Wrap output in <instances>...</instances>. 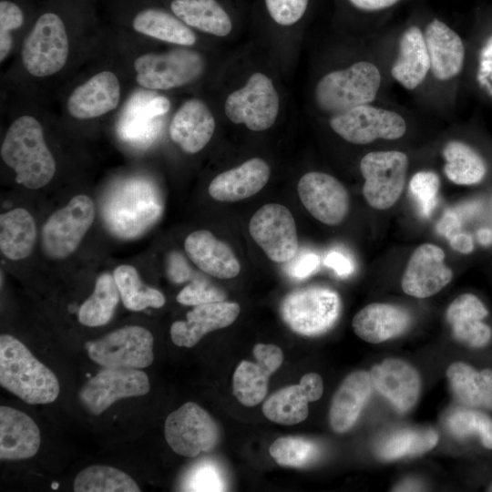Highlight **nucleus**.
I'll return each mask as SVG.
<instances>
[{
    "label": "nucleus",
    "instance_id": "nucleus-43",
    "mask_svg": "<svg viewBox=\"0 0 492 492\" xmlns=\"http://www.w3.org/2000/svg\"><path fill=\"white\" fill-rule=\"evenodd\" d=\"M439 187V177L434 171H418L410 179L409 190L422 216L428 217L433 212Z\"/></svg>",
    "mask_w": 492,
    "mask_h": 492
},
{
    "label": "nucleus",
    "instance_id": "nucleus-24",
    "mask_svg": "<svg viewBox=\"0 0 492 492\" xmlns=\"http://www.w3.org/2000/svg\"><path fill=\"white\" fill-rule=\"evenodd\" d=\"M41 443L40 430L26 414L0 407V458L20 460L34 456Z\"/></svg>",
    "mask_w": 492,
    "mask_h": 492
},
{
    "label": "nucleus",
    "instance_id": "nucleus-1",
    "mask_svg": "<svg viewBox=\"0 0 492 492\" xmlns=\"http://www.w3.org/2000/svg\"><path fill=\"white\" fill-rule=\"evenodd\" d=\"M163 200L157 186L144 178L115 184L106 194L101 215L108 231L117 238L136 239L149 231L163 213Z\"/></svg>",
    "mask_w": 492,
    "mask_h": 492
},
{
    "label": "nucleus",
    "instance_id": "nucleus-13",
    "mask_svg": "<svg viewBox=\"0 0 492 492\" xmlns=\"http://www.w3.org/2000/svg\"><path fill=\"white\" fill-rule=\"evenodd\" d=\"M330 126L344 140L358 145L375 139H397L406 130L405 121L401 115L369 104L333 115Z\"/></svg>",
    "mask_w": 492,
    "mask_h": 492
},
{
    "label": "nucleus",
    "instance_id": "nucleus-20",
    "mask_svg": "<svg viewBox=\"0 0 492 492\" xmlns=\"http://www.w3.org/2000/svg\"><path fill=\"white\" fill-rule=\"evenodd\" d=\"M239 313L238 303L225 301L194 306L186 321L171 324V340L178 346L192 347L206 333L231 325Z\"/></svg>",
    "mask_w": 492,
    "mask_h": 492
},
{
    "label": "nucleus",
    "instance_id": "nucleus-12",
    "mask_svg": "<svg viewBox=\"0 0 492 492\" xmlns=\"http://www.w3.org/2000/svg\"><path fill=\"white\" fill-rule=\"evenodd\" d=\"M95 219V206L87 195H77L62 209L55 211L42 229L46 253L65 258L79 245Z\"/></svg>",
    "mask_w": 492,
    "mask_h": 492
},
{
    "label": "nucleus",
    "instance_id": "nucleus-52",
    "mask_svg": "<svg viewBox=\"0 0 492 492\" xmlns=\"http://www.w3.org/2000/svg\"><path fill=\"white\" fill-rule=\"evenodd\" d=\"M299 385L309 402L317 401L323 393V379L316 373H308L304 374L300 380Z\"/></svg>",
    "mask_w": 492,
    "mask_h": 492
},
{
    "label": "nucleus",
    "instance_id": "nucleus-53",
    "mask_svg": "<svg viewBox=\"0 0 492 492\" xmlns=\"http://www.w3.org/2000/svg\"><path fill=\"white\" fill-rule=\"evenodd\" d=\"M460 228V218L453 211H446L437 224L438 232L445 235L448 240L461 231Z\"/></svg>",
    "mask_w": 492,
    "mask_h": 492
},
{
    "label": "nucleus",
    "instance_id": "nucleus-18",
    "mask_svg": "<svg viewBox=\"0 0 492 492\" xmlns=\"http://www.w3.org/2000/svg\"><path fill=\"white\" fill-rule=\"evenodd\" d=\"M373 386L399 412L410 410L420 394V377L406 362L388 358L370 371Z\"/></svg>",
    "mask_w": 492,
    "mask_h": 492
},
{
    "label": "nucleus",
    "instance_id": "nucleus-39",
    "mask_svg": "<svg viewBox=\"0 0 492 492\" xmlns=\"http://www.w3.org/2000/svg\"><path fill=\"white\" fill-rule=\"evenodd\" d=\"M272 374L259 363L241 361L232 379V393L245 406L261 402L268 391L269 377Z\"/></svg>",
    "mask_w": 492,
    "mask_h": 492
},
{
    "label": "nucleus",
    "instance_id": "nucleus-9",
    "mask_svg": "<svg viewBox=\"0 0 492 492\" xmlns=\"http://www.w3.org/2000/svg\"><path fill=\"white\" fill-rule=\"evenodd\" d=\"M153 335L144 327L128 325L87 343L89 358L104 367L141 369L154 360Z\"/></svg>",
    "mask_w": 492,
    "mask_h": 492
},
{
    "label": "nucleus",
    "instance_id": "nucleus-14",
    "mask_svg": "<svg viewBox=\"0 0 492 492\" xmlns=\"http://www.w3.org/2000/svg\"><path fill=\"white\" fill-rule=\"evenodd\" d=\"M249 231L266 256L277 263H287L298 252L296 224L288 208L267 203L251 217Z\"/></svg>",
    "mask_w": 492,
    "mask_h": 492
},
{
    "label": "nucleus",
    "instance_id": "nucleus-48",
    "mask_svg": "<svg viewBox=\"0 0 492 492\" xmlns=\"http://www.w3.org/2000/svg\"><path fill=\"white\" fill-rule=\"evenodd\" d=\"M320 265L319 256L311 251H302L287 262L286 272L294 279H304L314 273Z\"/></svg>",
    "mask_w": 492,
    "mask_h": 492
},
{
    "label": "nucleus",
    "instance_id": "nucleus-31",
    "mask_svg": "<svg viewBox=\"0 0 492 492\" xmlns=\"http://www.w3.org/2000/svg\"><path fill=\"white\" fill-rule=\"evenodd\" d=\"M446 376L462 405L492 410V369L478 371L468 364L456 362L448 366Z\"/></svg>",
    "mask_w": 492,
    "mask_h": 492
},
{
    "label": "nucleus",
    "instance_id": "nucleus-47",
    "mask_svg": "<svg viewBox=\"0 0 492 492\" xmlns=\"http://www.w3.org/2000/svg\"><path fill=\"white\" fill-rule=\"evenodd\" d=\"M225 293L207 281L198 278L185 286L178 294V302L183 305L197 306L225 301Z\"/></svg>",
    "mask_w": 492,
    "mask_h": 492
},
{
    "label": "nucleus",
    "instance_id": "nucleus-3",
    "mask_svg": "<svg viewBox=\"0 0 492 492\" xmlns=\"http://www.w3.org/2000/svg\"><path fill=\"white\" fill-rule=\"evenodd\" d=\"M0 384L31 405L52 403L60 392L56 374L10 334L0 336Z\"/></svg>",
    "mask_w": 492,
    "mask_h": 492
},
{
    "label": "nucleus",
    "instance_id": "nucleus-44",
    "mask_svg": "<svg viewBox=\"0 0 492 492\" xmlns=\"http://www.w3.org/2000/svg\"><path fill=\"white\" fill-rule=\"evenodd\" d=\"M310 0H263L270 18L279 26H291L300 22Z\"/></svg>",
    "mask_w": 492,
    "mask_h": 492
},
{
    "label": "nucleus",
    "instance_id": "nucleus-55",
    "mask_svg": "<svg viewBox=\"0 0 492 492\" xmlns=\"http://www.w3.org/2000/svg\"><path fill=\"white\" fill-rule=\"evenodd\" d=\"M448 241L452 249L460 253H470L474 249L473 239L468 233L459 231Z\"/></svg>",
    "mask_w": 492,
    "mask_h": 492
},
{
    "label": "nucleus",
    "instance_id": "nucleus-58",
    "mask_svg": "<svg viewBox=\"0 0 492 492\" xmlns=\"http://www.w3.org/2000/svg\"><path fill=\"white\" fill-rule=\"evenodd\" d=\"M488 491H492V484L489 486Z\"/></svg>",
    "mask_w": 492,
    "mask_h": 492
},
{
    "label": "nucleus",
    "instance_id": "nucleus-37",
    "mask_svg": "<svg viewBox=\"0 0 492 492\" xmlns=\"http://www.w3.org/2000/svg\"><path fill=\"white\" fill-rule=\"evenodd\" d=\"M309 400L299 384L283 387L263 403L262 412L271 421L292 425L305 420L309 414Z\"/></svg>",
    "mask_w": 492,
    "mask_h": 492
},
{
    "label": "nucleus",
    "instance_id": "nucleus-34",
    "mask_svg": "<svg viewBox=\"0 0 492 492\" xmlns=\"http://www.w3.org/2000/svg\"><path fill=\"white\" fill-rule=\"evenodd\" d=\"M443 156L446 160L444 172L456 184H476L486 174L487 168L481 156L461 141H449L443 149Z\"/></svg>",
    "mask_w": 492,
    "mask_h": 492
},
{
    "label": "nucleus",
    "instance_id": "nucleus-4",
    "mask_svg": "<svg viewBox=\"0 0 492 492\" xmlns=\"http://www.w3.org/2000/svg\"><path fill=\"white\" fill-rule=\"evenodd\" d=\"M380 85L381 74L377 67L368 61H359L323 76L315 87V102L323 112L337 115L373 102Z\"/></svg>",
    "mask_w": 492,
    "mask_h": 492
},
{
    "label": "nucleus",
    "instance_id": "nucleus-22",
    "mask_svg": "<svg viewBox=\"0 0 492 492\" xmlns=\"http://www.w3.org/2000/svg\"><path fill=\"white\" fill-rule=\"evenodd\" d=\"M184 248L189 258L205 273L219 279L239 275L241 264L231 248L207 230L191 232Z\"/></svg>",
    "mask_w": 492,
    "mask_h": 492
},
{
    "label": "nucleus",
    "instance_id": "nucleus-27",
    "mask_svg": "<svg viewBox=\"0 0 492 492\" xmlns=\"http://www.w3.org/2000/svg\"><path fill=\"white\" fill-rule=\"evenodd\" d=\"M411 323L410 314L404 309L388 303H371L354 317L352 326L362 340L378 343L405 333Z\"/></svg>",
    "mask_w": 492,
    "mask_h": 492
},
{
    "label": "nucleus",
    "instance_id": "nucleus-45",
    "mask_svg": "<svg viewBox=\"0 0 492 492\" xmlns=\"http://www.w3.org/2000/svg\"><path fill=\"white\" fill-rule=\"evenodd\" d=\"M24 14L14 2L2 0L0 2V60L4 61L8 56L13 37L11 31L22 26Z\"/></svg>",
    "mask_w": 492,
    "mask_h": 492
},
{
    "label": "nucleus",
    "instance_id": "nucleus-16",
    "mask_svg": "<svg viewBox=\"0 0 492 492\" xmlns=\"http://www.w3.org/2000/svg\"><path fill=\"white\" fill-rule=\"evenodd\" d=\"M297 191L309 213L327 225H337L349 210V195L334 177L319 171L305 173L299 180Z\"/></svg>",
    "mask_w": 492,
    "mask_h": 492
},
{
    "label": "nucleus",
    "instance_id": "nucleus-23",
    "mask_svg": "<svg viewBox=\"0 0 492 492\" xmlns=\"http://www.w3.org/2000/svg\"><path fill=\"white\" fill-rule=\"evenodd\" d=\"M270 173V167L263 159L252 158L216 176L208 190L219 201L241 200L258 193L267 184Z\"/></svg>",
    "mask_w": 492,
    "mask_h": 492
},
{
    "label": "nucleus",
    "instance_id": "nucleus-2",
    "mask_svg": "<svg viewBox=\"0 0 492 492\" xmlns=\"http://www.w3.org/2000/svg\"><path fill=\"white\" fill-rule=\"evenodd\" d=\"M1 157L15 172V181L28 189L46 186L56 172V161L46 144L42 126L28 115L10 125L1 146Z\"/></svg>",
    "mask_w": 492,
    "mask_h": 492
},
{
    "label": "nucleus",
    "instance_id": "nucleus-10",
    "mask_svg": "<svg viewBox=\"0 0 492 492\" xmlns=\"http://www.w3.org/2000/svg\"><path fill=\"white\" fill-rule=\"evenodd\" d=\"M279 106V96L272 81L257 72L242 87L228 96L224 110L231 122L245 124L252 131H262L275 122Z\"/></svg>",
    "mask_w": 492,
    "mask_h": 492
},
{
    "label": "nucleus",
    "instance_id": "nucleus-38",
    "mask_svg": "<svg viewBox=\"0 0 492 492\" xmlns=\"http://www.w3.org/2000/svg\"><path fill=\"white\" fill-rule=\"evenodd\" d=\"M76 492H139L135 480L127 473L109 466L94 465L80 471L75 478Z\"/></svg>",
    "mask_w": 492,
    "mask_h": 492
},
{
    "label": "nucleus",
    "instance_id": "nucleus-26",
    "mask_svg": "<svg viewBox=\"0 0 492 492\" xmlns=\"http://www.w3.org/2000/svg\"><path fill=\"white\" fill-rule=\"evenodd\" d=\"M487 315L485 304L472 293L456 297L446 314L456 339L473 348L485 347L490 342L492 331L483 322Z\"/></svg>",
    "mask_w": 492,
    "mask_h": 492
},
{
    "label": "nucleus",
    "instance_id": "nucleus-51",
    "mask_svg": "<svg viewBox=\"0 0 492 492\" xmlns=\"http://www.w3.org/2000/svg\"><path fill=\"white\" fill-rule=\"evenodd\" d=\"M324 264L341 277L350 275L354 270L353 261L344 253L338 251L328 252L324 258Z\"/></svg>",
    "mask_w": 492,
    "mask_h": 492
},
{
    "label": "nucleus",
    "instance_id": "nucleus-54",
    "mask_svg": "<svg viewBox=\"0 0 492 492\" xmlns=\"http://www.w3.org/2000/svg\"><path fill=\"white\" fill-rule=\"evenodd\" d=\"M354 7L363 11H377L388 8L400 0H347Z\"/></svg>",
    "mask_w": 492,
    "mask_h": 492
},
{
    "label": "nucleus",
    "instance_id": "nucleus-7",
    "mask_svg": "<svg viewBox=\"0 0 492 492\" xmlns=\"http://www.w3.org/2000/svg\"><path fill=\"white\" fill-rule=\"evenodd\" d=\"M134 69L142 87L167 90L197 79L204 70V61L198 52L180 48L141 55L135 59Z\"/></svg>",
    "mask_w": 492,
    "mask_h": 492
},
{
    "label": "nucleus",
    "instance_id": "nucleus-25",
    "mask_svg": "<svg viewBox=\"0 0 492 492\" xmlns=\"http://www.w3.org/2000/svg\"><path fill=\"white\" fill-rule=\"evenodd\" d=\"M430 70L438 80H449L463 67L465 47L460 36L440 20H432L424 33Z\"/></svg>",
    "mask_w": 492,
    "mask_h": 492
},
{
    "label": "nucleus",
    "instance_id": "nucleus-19",
    "mask_svg": "<svg viewBox=\"0 0 492 492\" xmlns=\"http://www.w3.org/2000/svg\"><path fill=\"white\" fill-rule=\"evenodd\" d=\"M119 100L118 77L111 71H101L72 91L67 101V110L75 118H95L115 109Z\"/></svg>",
    "mask_w": 492,
    "mask_h": 492
},
{
    "label": "nucleus",
    "instance_id": "nucleus-49",
    "mask_svg": "<svg viewBox=\"0 0 492 492\" xmlns=\"http://www.w3.org/2000/svg\"><path fill=\"white\" fill-rule=\"evenodd\" d=\"M253 354L257 363L267 368L272 374L276 372L283 361V354L280 347L272 343H257L253 347Z\"/></svg>",
    "mask_w": 492,
    "mask_h": 492
},
{
    "label": "nucleus",
    "instance_id": "nucleus-57",
    "mask_svg": "<svg viewBox=\"0 0 492 492\" xmlns=\"http://www.w3.org/2000/svg\"><path fill=\"white\" fill-rule=\"evenodd\" d=\"M419 488H420V486L416 485L413 481H405L402 483L401 485L399 484L398 486H396L394 488V490L395 491H411V490L413 491V490H419Z\"/></svg>",
    "mask_w": 492,
    "mask_h": 492
},
{
    "label": "nucleus",
    "instance_id": "nucleus-5",
    "mask_svg": "<svg viewBox=\"0 0 492 492\" xmlns=\"http://www.w3.org/2000/svg\"><path fill=\"white\" fill-rule=\"evenodd\" d=\"M280 313L294 333L316 336L333 326L341 313V300L335 291L326 287L301 288L282 299Z\"/></svg>",
    "mask_w": 492,
    "mask_h": 492
},
{
    "label": "nucleus",
    "instance_id": "nucleus-30",
    "mask_svg": "<svg viewBox=\"0 0 492 492\" xmlns=\"http://www.w3.org/2000/svg\"><path fill=\"white\" fill-rule=\"evenodd\" d=\"M169 8L187 26L207 34L223 37L233 27L231 14L219 0H171Z\"/></svg>",
    "mask_w": 492,
    "mask_h": 492
},
{
    "label": "nucleus",
    "instance_id": "nucleus-21",
    "mask_svg": "<svg viewBox=\"0 0 492 492\" xmlns=\"http://www.w3.org/2000/svg\"><path fill=\"white\" fill-rule=\"evenodd\" d=\"M215 119L207 105L197 98L187 100L177 110L169 125V137L184 152L200 151L210 140Z\"/></svg>",
    "mask_w": 492,
    "mask_h": 492
},
{
    "label": "nucleus",
    "instance_id": "nucleus-56",
    "mask_svg": "<svg viewBox=\"0 0 492 492\" xmlns=\"http://www.w3.org/2000/svg\"><path fill=\"white\" fill-rule=\"evenodd\" d=\"M477 240L483 246H488L492 243V230L483 228L477 231Z\"/></svg>",
    "mask_w": 492,
    "mask_h": 492
},
{
    "label": "nucleus",
    "instance_id": "nucleus-32",
    "mask_svg": "<svg viewBox=\"0 0 492 492\" xmlns=\"http://www.w3.org/2000/svg\"><path fill=\"white\" fill-rule=\"evenodd\" d=\"M135 31L142 35L179 45L193 46L196 36L189 26L183 23L171 11L149 7L140 10L132 20Z\"/></svg>",
    "mask_w": 492,
    "mask_h": 492
},
{
    "label": "nucleus",
    "instance_id": "nucleus-17",
    "mask_svg": "<svg viewBox=\"0 0 492 492\" xmlns=\"http://www.w3.org/2000/svg\"><path fill=\"white\" fill-rule=\"evenodd\" d=\"M445 252L437 245L425 243L412 253L402 277L403 291L413 297L426 298L440 292L453 277L445 263Z\"/></svg>",
    "mask_w": 492,
    "mask_h": 492
},
{
    "label": "nucleus",
    "instance_id": "nucleus-50",
    "mask_svg": "<svg viewBox=\"0 0 492 492\" xmlns=\"http://www.w3.org/2000/svg\"><path fill=\"white\" fill-rule=\"evenodd\" d=\"M168 277L173 283H182L190 279L191 270L183 255L170 252L168 258Z\"/></svg>",
    "mask_w": 492,
    "mask_h": 492
},
{
    "label": "nucleus",
    "instance_id": "nucleus-28",
    "mask_svg": "<svg viewBox=\"0 0 492 492\" xmlns=\"http://www.w3.org/2000/svg\"><path fill=\"white\" fill-rule=\"evenodd\" d=\"M370 374L356 371L343 381L329 411L331 427L337 433L348 431L356 422L373 389Z\"/></svg>",
    "mask_w": 492,
    "mask_h": 492
},
{
    "label": "nucleus",
    "instance_id": "nucleus-33",
    "mask_svg": "<svg viewBox=\"0 0 492 492\" xmlns=\"http://www.w3.org/2000/svg\"><path fill=\"white\" fill-rule=\"evenodd\" d=\"M36 239L32 215L17 208L0 216V249L8 259L18 261L29 256Z\"/></svg>",
    "mask_w": 492,
    "mask_h": 492
},
{
    "label": "nucleus",
    "instance_id": "nucleus-29",
    "mask_svg": "<svg viewBox=\"0 0 492 492\" xmlns=\"http://www.w3.org/2000/svg\"><path fill=\"white\" fill-rule=\"evenodd\" d=\"M430 68L424 33L417 26H410L401 36L398 57L391 69L392 77L411 90L425 80Z\"/></svg>",
    "mask_w": 492,
    "mask_h": 492
},
{
    "label": "nucleus",
    "instance_id": "nucleus-40",
    "mask_svg": "<svg viewBox=\"0 0 492 492\" xmlns=\"http://www.w3.org/2000/svg\"><path fill=\"white\" fill-rule=\"evenodd\" d=\"M437 441V433L432 429L402 430L380 444L378 455L386 460L416 456L432 449Z\"/></svg>",
    "mask_w": 492,
    "mask_h": 492
},
{
    "label": "nucleus",
    "instance_id": "nucleus-11",
    "mask_svg": "<svg viewBox=\"0 0 492 492\" xmlns=\"http://www.w3.org/2000/svg\"><path fill=\"white\" fill-rule=\"evenodd\" d=\"M165 438L171 449L187 457L212 450L219 442L218 425L202 407L193 402L183 404L168 415Z\"/></svg>",
    "mask_w": 492,
    "mask_h": 492
},
{
    "label": "nucleus",
    "instance_id": "nucleus-42",
    "mask_svg": "<svg viewBox=\"0 0 492 492\" xmlns=\"http://www.w3.org/2000/svg\"><path fill=\"white\" fill-rule=\"evenodd\" d=\"M451 433L458 437L477 436L482 445L492 449V418L475 408L453 413L447 421Z\"/></svg>",
    "mask_w": 492,
    "mask_h": 492
},
{
    "label": "nucleus",
    "instance_id": "nucleus-15",
    "mask_svg": "<svg viewBox=\"0 0 492 492\" xmlns=\"http://www.w3.org/2000/svg\"><path fill=\"white\" fill-rule=\"evenodd\" d=\"M149 389V377L139 369L105 367L86 382L78 396L89 413L100 415L116 401L145 395Z\"/></svg>",
    "mask_w": 492,
    "mask_h": 492
},
{
    "label": "nucleus",
    "instance_id": "nucleus-41",
    "mask_svg": "<svg viewBox=\"0 0 492 492\" xmlns=\"http://www.w3.org/2000/svg\"><path fill=\"white\" fill-rule=\"evenodd\" d=\"M274 461L283 466L302 467L311 464L319 454L312 441L295 436L277 438L269 448Z\"/></svg>",
    "mask_w": 492,
    "mask_h": 492
},
{
    "label": "nucleus",
    "instance_id": "nucleus-6",
    "mask_svg": "<svg viewBox=\"0 0 492 492\" xmlns=\"http://www.w3.org/2000/svg\"><path fill=\"white\" fill-rule=\"evenodd\" d=\"M68 51V37L63 20L56 13H44L25 38L22 63L30 75L49 77L65 67Z\"/></svg>",
    "mask_w": 492,
    "mask_h": 492
},
{
    "label": "nucleus",
    "instance_id": "nucleus-8",
    "mask_svg": "<svg viewBox=\"0 0 492 492\" xmlns=\"http://www.w3.org/2000/svg\"><path fill=\"white\" fill-rule=\"evenodd\" d=\"M408 169L407 156L398 150L374 151L363 157L360 170L365 181L363 195L376 210L392 207L405 188Z\"/></svg>",
    "mask_w": 492,
    "mask_h": 492
},
{
    "label": "nucleus",
    "instance_id": "nucleus-35",
    "mask_svg": "<svg viewBox=\"0 0 492 492\" xmlns=\"http://www.w3.org/2000/svg\"><path fill=\"white\" fill-rule=\"evenodd\" d=\"M119 297L114 276L108 272L100 274L97 278L93 293L78 310L79 322L90 327L108 323L115 313Z\"/></svg>",
    "mask_w": 492,
    "mask_h": 492
},
{
    "label": "nucleus",
    "instance_id": "nucleus-36",
    "mask_svg": "<svg viewBox=\"0 0 492 492\" xmlns=\"http://www.w3.org/2000/svg\"><path fill=\"white\" fill-rule=\"evenodd\" d=\"M113 276L127 309L138 312L148 307L160 308L165 304L164 295L144 284L133 266L120 265L114 270Z\"/></svg>",
    "mask_w": 492,
    "mask_h": 492
},
{
    "label": "nucleus",
    "instance_id": "nucleus-46",
    "mask_svg": "<svg viewBox=\"0 0 492 492\" xmlns=\"http://www.w3.org/2000/svg\"><path fill=\"white\" fill-rule=\"evenodd\" d=\"M185 487L188 491H223L225 482L216 465L203 462L192 468Z\"/></svg>",
    "mask_w": 492,
    "mask_h": 492
}]
</instances>
